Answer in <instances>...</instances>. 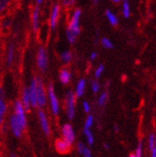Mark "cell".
<instances>
[{
    "label": "cell",
    "instance_id": "24",
    "mask_svg": "<svg viewBox=\"0 0 156 157\" xmlns=\"http://www.w3.org/2000/svg\"><path fill=\"white\" fill-rule=\"evenodd\" d=\"M108 99H109V93L108 91H103L102 93L100 94V96L98 98V105L101 106V107H104L108 101Z\"/></svg>",
    "mask_w": 156,
    "mask_h": 157
},
{
    "label": "cell",
    "instance_id": "1",
    "mask_svg": "<svg viewBox=\"0 0 156 157\" xmlns=\"http://www.w3.org/2000/svg\"><path fill=\"white\" fill-rule=\"evenodd\" d=\"M82 11L81 9H75L71 14L66 28V38L70 44H74L77 41L78 36L81 34V17Z\"/></svg>",
    "mask_w": 156,
    "mask_h": 157
},
{
    "label": "cell",
    "instance_id": "25",
    "mask_svg": "<svg viewBox=\"0 0 156 157\" xmlns=\"http://www.w3.org/2000/svg\"><path fill=\"white\" fill-rule=\"evenodd\" d=\"M83 134L85 135V138H86L87 141V144L89 146H93L95 142V137L93 132L91 131V129H86V128H83Z\"/></svg>",
    "mask_w": 156,
    "mask_h": 157
},
{
    "label": "cell",
    "instance_id": "20",
    "mask_svg": "<svg viewBox=\"0 0 156 157\" xmlns=\"http://www.w3.org/2000/svg\"><path fill=\"white\" fill-rule=\"evenodd\" d=\"M105 17H106V19L107 21L110 23V25L112 26H117L119 24V18L117 17V14L114 13L112 11L110 10H106L105 11Z\"/></svg>",
    "mask_w": 156,
    "mask_h": 157
},
{
    "label": "cell",
    "instance_id": "45",
    "mask_svg": "<svg viewBox=\"0 0 156 157\" xmlns=\"http://www.w3.org/2000/svg\"><path fill=\"white\" fill-rule=\"evenodd\" d=\"M99 1H101V0H94V3H95V4H97Z\"/></svg>",
    "mask_w": 156,
    "mask_h": 157
},
{
    "label": "cell",
    "instance_id": "26",
    "mask_svg": "<svg viewBox=\"0 0 156 157\" xmlns=\"http://www.w3.org/2000/svg\"><path fill=\"white\" fill-rule=\"evenodd\" d=\"M95 124V117L89 114L87 117H86V119H85V123H84V128H86V129H90L92 127H93V124Z\"/></svg>",
    "mask_w": 156,
    "mask_h": 157
},
{
    "label": "cell",
    "instance_id": "6",
    "mask_svg": "<svg viewBox=\"0 0 156 157\" xmlns=\"http://www.w3.org/2000/svg\"><path fill=\"white\" fill-rule=\"evenodd\" d=\"M76 101L77 98L72 90L67 91L65 95V110L69 120H73L76 115Z\"/></svg>",
    "mask_w": 156,
    "mask_h": 157
},
{
    "label": "cell",
    "instance_id": "16",
    "mask_svg": "<svg viewBox=\"0 0 156 157\" xmlns=\"http://www.w3.org/2000/svg\"><path fill=\"white\" fill-rule=\"evenodd\" d=\"M86 84H87V82L84 78H82L78 81V82L76 84L75 91H74L76 98H81L84 95L85 90H86Z\"/></svg>",
    "mask_w": 156,
    "mask_h": 157
},
{
    "label": "cell",
    "instance_id": "17",
    "mask_svg": "<svg viewBox=\"0 0 156 157\" xmlns=\"http://www.w3.org/2000/svg\"><path fill=\"white\" fill-rule=\"evenodd\" d=\"M8 103L6 101V98H0V128L5 124V118L8 112Z\"/></svg>",
    "mask_w": 156,
    "mask_h": 157
},
{
    "label": "cell",
    "instance_id": "9",
    "mask_svg": "<svg viewBox=\"0 0 156 157\" xmlns=\"http://www.w3.org/2000/svg\"><path fill=\"white\" fill-rule=\"evenodd\" d=\"M37 116H38V119H40V125H41V128H42L43 132L47 136H50L51 135V127H50V123H49L47 114H46V112L42 108H40L37 111Z\"/></svg>",
    "mask_w": 156,
    "mask_h": 157
},
{
    "label": "cell",
    "instance_id": "27",
    "mask_svg": "<svg viewBox=\"0 0 156 157\" xmlns=\"http://www.w3.org/2000/svg\"><path fill=\"white\" fill-rule=\"evenodd\" d=\"M101 44H102V46L105 49H113L114 48L113 42L107 37H103L102 39H101Z\"/></svg>",
    "mask_w": 156,
    "mask_h": 157
},
{
    "label": "cell",
    "instance_id": "2",
    "mask_svg": "<svg viewBox=\"0 0 156 157\" xmlns=\"http://www.w3.org/2000/svg\"><path fill=\"white\" fill-rule=\"evenodd\" d=\"M36 65L40 72L45 73L49 67V55L48 50L43 45H40L37 48L36 52Z\"/></svg>",
    "mask_w": 156,
    "mask_h": 157
},
{
    "label": "cell",
    "instance_id": "41",
    "mask_svg": "<svg viewBox=\"0 0 156 157\" xmlns=\"http://www.w3.org/2000/svg\"><path fill=\"white\" fill-rule=\"evenodd\" d=\"M114 131L115 132H119V127H118V125H114Z\"/></svg>",
    "mask_w": 156,
    "mask_h": 157
},
{
    "label": "cell",
    "instance_id": "33",
    "mask_svg": "<svg viewBox=\"0 0 156 157\" xmlns=\"http://www.w3.org/2000/svg\"><path fill=\"white\" fill-rule=\"evenodd\" d=\"M82 108H83V111L85 113H90V111H91V105L89 104V101H84L83 103H82Z\"/></svg>",
    "mask_w": 156,
    "mask_h": 157
},
{
    "label": "cell",
    "instance_id": "14",
    "mask_svg": "<svg viewBox=\"0 0 156 157\" xmlns=\"http://www.w3.org/2000/svg\"><path fill=\"white\" fill-rule=\"evenodd\" d=\"M15 55H17V49H15V44L13 42L9 43L7 47L6 52V64L7 66H12L15 59Z\"/></svg>",
    "mask_w": 156,
    "mask_h": 157
},
{
    "label": "cell",
    "instance_id": "32",
    "mask_svg": "<svg viewBox=\"0 0 156 157\" xmlns=\"http://www.w3.org/2000/svg\"><path fill=\"white\" fill-rule=\"evenodd\" d=\"M76 3V0H61V5L65 8H72Z\"/></svg>",
    "mask_w": 156,
    "mask_h": 157
},
{
    "label": "cell",
    "instance_id": "28",
    "mask_svg": "<svg viewBox=\"0 0 156 157\" xmlns=\"http://www.w3.org/2000/svg\"><path fill=\"white\" fill-rule=\"evenodd\" d=\"M105 72V65L104 64H99L97 66V68L95 69V71H94V77L96 80H99V78L103 76Z\"/></svg>",
    "mask_w": 156,
    "mask_h": 157
},
{
    "label": "cell",
    "instance_id": "18",
    "mask_svg": "<svg viewBox=\"0 0 156 157\" xmlns=\"http://www.w3.org/2000/svg\"><path fill=\"white\" fill-rule=\"evenodd\" d=\"M21 103L24 106L25 110L29 111L31 109V101H30V94H29V89L27 86L22 88V92H21Z\"/></svg>",
    "mask_w": 156,
    "mask_h": 157
},
{
    "label": "cell",
    "instance_id": "15",
    "mask_svg": "<svg viewBox=\"0 0 156 157\" xmlns=\"http://www.w3.org/2000/svg\"><path fill=\"white\" fill-rule=\"evenodd\" d=\"M59 80L62 84H68L72 80V72L67 67H62L59 73Z\"/></svg>",
    "mask_w": 156,
    "mask_h": 157
},
{
    "label": "cell",
    "instance_id": "8",
    "mask_svg": "<svg viewBox=\"0 0 156 157\" xmlns=\"http://www.w3.org/2000/svg\"><path fill=\"white\" fill-rule=\"evenodd\" d=\"M31 24L34 33H37L40 29V7L36 5L31 13Z\"/></svg>",
    "mask_w": 156,
    "mask_h": 157
},
{
    "label": "cell",
    "instance_id": "36",
    "mask_svg": "<svg viewBox=\"0 0 156 157\" xmlns=\"http://www.w3.org/2000/svg\"><path fill=\"white\" fill-rule=\"evenodd\" d=\"M98 57H99V54H98V52H96V51L92 52V53L90 54V60L94 61V60H96V59H98Z\"/></svg>",
    "mask_w": 156,
    "mask_h": 157
},
{
    "label": "cell",
    "instance_id": "4",
    "mask_svg": "<svg viewBox=\"0 0 156 157\" xmlns=\"http://www.w3.org/2000/svg\"><path fill=\"white\" fill-rule=\"evenodd\" d=\"M46 90H47V98L49 100L51 111L55 116H57V115H59V113L60 111V105H59V101L58 99L56 91H55V87L52 82H50L48 84V87Z\"/></svg>",
    "mask_w": 156,
    "mask_h": 157
},
{
    "label": "cell",
    "instance_id": "31",
    "mask_svg": "<svg viewBox=\"0 0 156 157\" xmlns=\"http://www.w3.org/2000/svg\"><path fill=\"white\" fill-rule=\"evenodd\" d=\"M91 89L93 93H98L101 90V83L98 80H94L91 82Z\"/></svg>",
    "mask_w": 156,
    "mask_h": 157
},
{
    "label": "cell",
    "instance_id": "43",
    "mask_svg": "<svg viewBox=\"0 0 156 157\" xmlns=\"http://www.w3.org/2000/svg\"><path fill=\"white\" fill-rule=\"evenodd\" d=\"M128 157H137L134 153H131V154H129V156Z\"/></svg>",
    "mask_w": 156,
    "mask_h": 157
},
{
    "label": "cell",
    "instance_id": "30",
    "mask_svg": "<svg viewBox=\"0 0 156 157\" xmlns=\"http://www.w3.org/2000/svg\"><path fill=\"white\" fill-rule=\"evenodd\" d=\"M143 151H144V144H143V141L141 140L140 142L138 143V146L136 147V151H135V155L137 157H142L143 156Z\"/></svg>",
    "mask_w": 156,
    "mask_h": 157
},
{
    "label": "cell",
    "instance_id": "22",
    "mask_svg": "<svg viewBox=\"0 0 156 157\" xmlns=\"http://www.w3.org/2000/svg\"><path fill=\"white\" fill-rule=\"evenodd\" d=\"M122 14L124 18H128L131 15V7L127 0H123L122 4Z\"/></svg>",
    "mask_w": 156,
    "mask_h": 157
},
{
    "label": "cell",
    "instance_id": "38",
    "mask_svg": "<svg viewBox=\"0 0 156 157\" xmlns=\"http://www.w3.org/2000/svg\"><path fill=\"white\" fill-rule=\"evenodd\" d=\"M150 152H151V156L150 157H156V147L150 150Z\"/></svg>",
    "mask_w": 156,
    "mask_h": 157
},
{
    "label": "cell",
    "instance_id": "3",
    "mask_svg": "<svg viewBox=\"0 0 156 157\" xmlns=\"http://www.w3.org/2000/svg\"><path fill=\"white\" fill-rule=\"evenodd\" d=\"M36 78V103L37 107L43 108L47 105V90L41 77Z\"/></svg>",
    "mask_w": 156,
    "mask_h": 157
},
{
    "label": "cell",
    "instance_id": "21",
    "mask_svg": "<svg viewBox=\"0 0 156 157\" xmlns=\"http://www.w3.org/2000/svg\"><path fill=\"white\" fill-rule=\"evenodd\" d=\"M12 24H13V20L7 14L4 15V17H1V19H0V29L1 30L3 31L9 30L12 27Z\"/></svg>",
    "mask_w": 156,
    "mask_h": 157
},
{
    "label": "cell",
    "instance_id": "13",
    "mask_svg": "<svg viewBox=\"0 0 156 157\" xmlns=\"http://www.w3.org/2000/svg\"><path fill=\"white\" fill-rule=\"evenodd\" d=\"M55 147H56V150L58 151V152H59L61 154H65V153H68L70 151H71L72 144L69 143L68 141H66L65 139L61 138V139H58L56 141Z\"/></svg>",
    "mask_w": 156,
    "mask_h": 157
},
{
    "label": "cell",
    "instance_id": "23",
    "mask_svg": "<svg viewBox=\"0 0 156 157\" xmlns=\"http://www.w3.org/2000/svg\"><path fill=\"white\" fill-rule=\"evenodd\" d=\"M60 59L64 64H69L73 59V54L70 50H64L60 54Z\"/></svg>",
    "mask_w": 156,
    "mask_h": 157
},
{
    "label": "cell",
    "instance_id": "19",
    "mask_svg": "<svg viewBox=\"0 0 156 157\" xmlns=\"http://www.w3.org/2000/svg\"><path fill=\"white\" fill-rule=\"evenodd\" d=\"M14 0H0V17H4L12 8Z\"/></svg>",
    "mask_w": 156,
    "mask_h": 157
},
{
    "label": "cell",
    "instance_id": "37",
    "mask_svg": "<svg viewBox=\"0 0 156 157\" xmlns=\"http://www.w3.org/2000/svg\"><path fill=\"white\" fill-rule=\"evenodd\" d=\"M0 98H6V92L3 86L0 84Z\"/></svg>",
    "mask_w": 156,
    "mask_h": 157
},
{
    "label": "cell",
    "instance_id": "39",
    "mask_svg": "<svg viewBox=\"0 0 156 157\" xmlns=\"http://www.w3.org/2000/svg\"><path fill=\"white\" fill-rule=\"evenodd\" d=\"M36 5L40 6V5L44 2V0H36Z\"/></svg>",
    "mask_w": 156,
    "mask_h": 157
},
{
    "label": "cell",
    "instance_id": "40",
    "mask_svg": "<svg viewBox=\"0 0 156 157\" xmlns=\"http://www.w3.org/2000/svg\"><path fill=\"white\" fill-rule=\"evenodd\" d=\"M104 147H105V150H109V148H110V147H109V145L107 143H104Z\"/></svg>",
    "mask_w": 156,
    "mask_h": 157
},
{
    "label": "cell",
    "instance_id": "5",
    "mask_svg": "<svg viewBox=\"0 0 156 157\" xmlns=\"http://www.w3.org/2000/svg\"><path fill=\"white\" fill-rule=\"evenodd\" d=\"M26 110L23 106L20 100L14 101L13 103V115L17 118V122L21 125V128L25 130L27 127V116H26Z\"/></svg>",
    "mask_w": 156,
    "mask_h": 157
},
{
    "label": "cell",
    "instance_id": "29",
    "mask_svg": "<svg viewBox=\"0 0 156 157\" xmlns=\"http://www.w3.org/2000/svg\"><path fill=\"white\" fill-rule=\"evenodd\" d=\"M147 143H149V148L150 151L152 150V148L156 147V136L155 133H150L149 139H147Z\"/></svg>",
    "mask_w": 156,
    "mask_h": 157
},
{
    "label": "cell",
    "instance_id": "34",
    "mask_svg": "<svg viewBox=\"0 0 156 157\" xmlns=\"http://www.w3.org/2000/svg\"><path fill=\"white\" fill-rule=\"evenodd\" d=\"M87 147L85 146L82 142H79L77 144V151H78V152H79L80 154H82V152L84 151V150Z\"/></svg>",
    "mask_w": 156,
    "mask_h": 157
},
{
    "label": "cell",
    "instance_id": "11",
    "mask_svg": "<svg viewBox=\"0 0 156 157\" xmlns=\"http://www.w3.org/2000/svg\"><path fill=\"white\" fill-rule=\"evenodd\" d=\"M29 94H30V101H31V106L37 107L36 103V78L34 77L30 82V85L28 86Z\"/></svg>",
    "mask_w": 156,
    "mask_h": 157
},
{
    "label": "cell",
    "instance_id": "10",
    "mask_svg": "<svg viewBox=\"0 0 156 157\" xmlns=\"http://www.w3.org/2000/svg\"><path fill=\"white\" fill-rule=\"evenodd\" d=\"M62 138L68 141L69 143L73 144L76 140V133L71 124H64L61 128Z\"/></svg>",
    "mask_w": 156,
    "mask_h": 157
},
{
    "label": "cell",
    "instance_id": "35",
    "mask_svg": "<svg viewBox=\"0 0 156 157\" xmlns=\"http://www.w3.org/2000/svg\"><path fill=\"white\" fill-rule=\"evenodd\" d=\"M82 155L83 157H93V156H92V152H91V151L89 150L88 147L85 148L84 151L82 152Z\"/></svg>",
    "mask_w": 156,
    "mask_h": 157
},
{
    "label": "cell",
    "instance_id": "7",
    "mask_svg": "<svg viewBox=\"0 0 156 157\" xmlns=\"http://www.w3.org/2000/svg\"><path fill=\"white\" fill-rule=\"evenodd\" d=\"M60 11L61 7L59 3H55L52 7L51 13H50V18H49V26L51 30H56L59 24V20L60 17Z\"/></svg>",
    "mask_w": 156,
    "mask_h": 157
},
{
    "label": "cell",
    "instance_id": "12",
    "mask_svg": "<svg viewBox=\"0 0 156 157\" xmlns=\"http://www.w3.org/2000/svg\"><path fill=\"white\" fill-rule=\"evenodd\" d=\"M9 124H10V128H11V130L13 132V134L15 137H17V138L21 137V135H22L23 131H24V129L21 128V125L19 124V123L17 122V118H15V116L13 114L11 115V117H10Z\"/></svg>",
    "mask_w": 156,
    "mask_h": 157
},
{
    "label": "cell",
    "instance_id": "42",
    "mask_svg": "<svg viewBox=\"0 0 156 157\" xmlns=\"http://www.w3.org/2000/svg\"><path fill=\"white\" fill-rule=\"evenodd\" d=\"M112 2H114V3H119V2H121V1H123V0H111Z\"/></svg>",
    "mask_w": 156,
    "mask_h": 157
},
{
    "label": "cell",
    "instance_id": "44",
    "mask_svg": "<svg viewBox=\"0 0 156 157\" xmlns=\"http://www.w3.org/2000/svg\"><path fill=\"white\" fill-rule=\"evenodd\" d=\"M10 157H17V155H15V154H14V153H12V154H11V156H10Z\"/></svg>",
    "mask_w": 156,
    "mask_h": 157
},
{
    "label": "cell",
    "instance_id": "46",
    "mask_svg": "<svg viewBox=\"0 0 156 157\" xmlns=\"http://www.w3.org/2000/svg\"><path fill=\"white\" fill-rule=\"evenodd\" d=\"M0 19H1V17H0Z\"/></svg>",
    "mask_w": 156,
    "mask_h": 157
}]
</instances>
